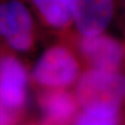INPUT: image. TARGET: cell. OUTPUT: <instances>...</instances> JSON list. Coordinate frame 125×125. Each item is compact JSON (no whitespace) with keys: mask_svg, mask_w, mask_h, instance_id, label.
Masks as SVG:
<instances>
[{"mask_svg":"<svg viewBox=\"0 0 125 125\" xmlns=\"http://www.w3.org/2000/svg\"><path fill=\"white\" fill-rule=\"evenodd\" d=\"M81 64L72 45L56 44L38 58L31 74L32 81L42 90H66L79 80Z\"/></svg>","mask_w":125,"mask_h":125,"instance_id":"6da1fadb","label":"cell"},{"mask_svg":"<svg viewBox=\"0 0 125 125\" xmlns=\"http://www.w3.org/2000/svg\"><path fill=\"white\" fill-rule=\"evenodd\" d=\"M75 95L83 108L107 107L121 110L125 76L121 72L86 69L77 81Z\"/></svg>","mask_w":125,"mask_h":125,"instance_id":"7a4b0ae2","label":"cell"},{"mask_svg":"<svg viewBox=\"0 0 125 125\" xmlns=\"http://www.w3.org/2000/svg\"><path fill=\"white\" fill-rule=\"evenodd\" d=\"M71 44L86 69L118 72L125 69V45L112 36L78 34L71 39Z\"/></svg>","mask_w":125,"mask_h":125,"instance_id":"3957f363","label":"cell"},{"mask_svg":"<svg viewBox=\"0 0 125 125\" xmlns=\"http://www.w3.org/2000/svg\"><path fill=\"white\" fill-rule=\"evenodd\" d=\"M0 37L11 49L25 53L35 43V26L32 15L21 0L0 3Z\"/></svg>","mask_w":125,"mask_h":125,"instance_id":"277c9868","label":"cell"},{"mask_svg":"<svg viewBox=\"0 0 125 125\" xmlns=\"http://www.w3.org/2000/svg\"><path fill=\"white\" fill-rule=\"evenodd\" d=\"M28 72L17 57L5 53L0 57V104L21 115L27 102Z\"/></svg>","mask_w":125,"mask_h":125,"instance_id":"5b68a950","label":"cell"},{"mask_svg":"<svg viewBox=\"0 0 125 125\" xmlns=\"http://www.w3.org/2000/svg\"><path fill=\"white\" fill-rule=\"evenodd\" d=\"M114 0H74L73 23L78 34H101L112 21Z\"/></svg>","mask_w":125,"mask_h":125,"instance_id":"8992f818","label":"cell"},{"mask_svg":"<svg viewBox=\"0 0 125 125\" xmlns=\"http://www.w3.org/2000/svg\"><path fill=\"white\" fill-rule=\"evenodd\" d=\"M37 101L43 112L41 125H72L81 107L75 94L65 89L42 90Z\"/></svg>","mask_w":125,"mask_h":125,"instance_id":"52a82bcc","label":"cell"},{"mask_svg":"<svg viewBox=\"0 0 125 125\" xmlns=\"http://www.w3.org/2000/svg\"><path fill=\"white\" fill-rule=\"evenodd\" d=\"M46 26L65 31L73 23L74 0H29Z\"/></svg>","mask_w":125,"mask_h":125,"instance_id":"ba28073f","label":"cell"},{"mask_svg":"<svg viewBox=\"0 0 125 125\" xmlns=\"http://www.w3.org/2000/svg\"><path fill=\"white\" fill-rule=\"evenodd\" d=\"M121 110L107 107L83 108L72 125H119Z\"/></svg>","mask_w":125,"mask_h":125,"instance_id":"9c48e42d","label":"cell"},{"mask_svg":"<svg viewBox=\"0 0 125 125\" xmlns=\"http://www.w3.org/2000/svg\"><path fill=\"white\" fill-rule=\"evenodd\" d=\"M20 118V114L10 111L0 104V125H16Z\"/></svg>","mask_w":125,"mask_h":125,"instance_id":"30bf717a","label":"cell"},{"mask_svg":"<svg viewBox=\"0 0 125 125\" xmlns=\"http://www.w3.org/2000/svg\"><path fill=\"white\" fill-rule=\"evenodd\" d=\"M124 125H125V124H124Z\"/></svg>","mask_w":125,"mask_h":125,"instance_id":"8fae6325","label":"cell"}]
</instances>
